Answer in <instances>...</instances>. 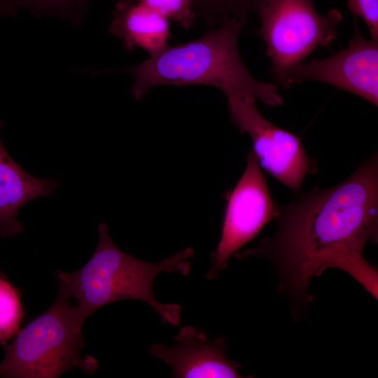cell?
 Returning <instances> with one entry per match:
<instances>
[{"mask_svg":"<svg viewBox=\"0 0 378 378\" xmlns=\"http://www.w3.org/2000/svg\"><path fill=\"white\" fill-rule=\"evenodd\" d=\"M275 219L272 236L234 255L238 260L260 256L273 265L295 318L314 300L312 278L329 267L348 272L377 299V270L363 255L368 243L378 241L377 152L337 185L314 188L277 205Z\"/></svg>","mask_w":378,"mask_h":378,"instance_id":"obj_1","label":"cell"},{"mask_svg":"<svg viewBox=\"0 0 378 378\" xmlns=\"http://www.w3.org/2000/svg\"><path fill=\"white\" fill-rule=\"evenodd\" d=\"M354 19L347 46L327 58L302 62L290 74L289 86L307 80L322 82L377 106L378 41L364 38Z\"/></svg>","mask_w":378,"mask_h":378,"instance_id":"obj_8","label":"cell"},{"mask_svg":"<svg viewBox=\"0 0 378 378\" xmlns=\"http://www.w3.org/2000/svg\"><path fill=\"white\" fill-rule=\"evenodd\" d=\"M112 16L109 31L127 50L140 48L150 55L168 46L169 20L136 0H118Z\"/></svg>","mask_w":378,"mask_h":378,"instance_id":"obj_11","label":"cell"},{"mask_svg":"<svg viewBox=\"0 0 378 378\" xmlns=\"http://www.w3.org/2000/svg\"><path fill=\"white\" fill-rule=\"evenodd\" d=\"M4 122L0 121V130ZM58 182L34 176L8 154L0 139V235L12 237L24 232L18 220L20 210L31 200L54 196Z\"/></svg>","mask_w":378,"mask_h":378,"instance_id":"obj_10","label":"cell"},{"mask_svg":"<svg viewBox=\"0 0 378 378\" xmlns=\"http://www.w3.org/2000/svg\"><path fill=\"white\" fill-rule=\"evenodd\" d=\"M246 18H230L194 41L168 46L142 63L121 70L134 78V98L140 100L158 85H206L220 90L227 98L248 94L270 106L282 105L276 87L255 79L241 60L238 38Z\"/></svg>","mask_w":378,"mask_h":378,"instance_id":"obj_2","label":"cell"},{"mask_svg":"<svg viewBox=\"0 0 378 378\" xmlns=\"http://www.w3.org/2000/svg\"><path fill=\"white\" fill-rule=\"evenodd\" d=\"M24 316L18 290L0 272V344L18 333Z\"/></svg>","mask_w":378,"mask_h":378,"instance_id":"obj_13","label":"cell"},{"mask_svg":"<svg viewBox=\"0 0 378 378\" xmlns=\"http://www.w3.org/2000/svg\"><path fill=\"white\" fill-rule=\"evenodd\" d=\"M257 30L267 46L276 81L289 87L293 71L318 48H329L337 38L342 14L336 9L318 13L312 0H260Z\"/></svg>","mask_w":378,"mask_h":378,"instance_id":"obj_5","label":"cell"},{"mask_svg":"<svg viewBox=\"0 0 378 378\" xmlns=\"http://www.w3.org/2000/svg\"><path fill=\"white\" fill-rule=\"evenodd\" d=\"M351 11L365 22L370 38L378 41V0H347Z\"/></svg>","mask_w":378,"mask_h":378,"instance_id":"obj_16","label":"cell"},{"mask_svg":"<svg viewBox=\"0 0 378 378\" xmlns=\"http://www.w3.org/2000/svg\"><path fill=\"white\" fill-rule=\"evenodd\" d=\"M98 241L88 261L72 272H55L59 290L74 298L76 306L86 318L97 309L121 300H137L147 303L164 323L178 326L181 306L158 302L153 284L161 272L188 275L189 258L194 251L187 247L158 263L132 256L113 242L105 223L98 225Z\"/></svg>","mask_w":378,"mask_h":378,"instance_id":"obj_3","label":"cell"},{"mask_svg":"<svg viewBox=\"0 0 378 378\" xmlns=\"http://www.w3.org/2000/svg\"><path fill=\"white\" fill-rule=\"evenodd\" d=\"M224 197L226 205L221 235L216 248L211 254L212 266L206 274L209 280L215 279L226 267L230 257L255 237L277 214V204L270 196L253 150H249L246 155L243 174Z\"/></svg>","mask_w":378,"mask_h":378,"instance_id":"obj_7","label":"cell"},{"mask_svg":"<svg viewBox=\"0 0 378 378\" xmlns=\"http://www.w3.org/2000/svg\"><path fill=\"white\" fill-rule=\"evenodd\" d=\"M86 319L71 298L59 290L52 305L20 329L13 341L4 347L0 377L56 378L74 368L93 373L97 360L81 356Z\"/></svg>","mask_w":378,"mask_h":378,"instance_id":"obj_4","label":"cell"},{"mask_svg":"<svg viewBox=\"0 0 378 378\" xmlns=\"http://www.w3.org/2000/svg\"><path fill=\"white\" fill-rule=\"evenodd\" d=\"M184 29L193 27L196 15L192 0H136Z\"/></svg>","mask_w":378,"mask_h":378,"instance_id":"obj_15","label":"cell"},{"mask_svg":"<svg viewBox=\"0 0 378 378\" xmlns=\"http://www.w3.org/2000/svg\"><path fill=\"white\" fill-rule=\"evenodd\" d=\"M173 340L176 344H152L149 354L169 365L176 378L242 377L240 364L228 359L226 344L220 335L208 341L207 334L195 327L180 328Z\"/></svg>","mask_w":378,"mask_h":378,"instance_id":"obj_9","label":"cell"},{"mask_svg":"<svg viewBox=\"0 0 378 378\" xmlns=\"http://www.w3.org/2000/svg\"><path fill=\"white\" fill-rule=\"evenodd\" d=\"M260 0H192L196 17L209 25L220 24L234 18L246 16L250 10H256ZM217 25V26H218Z\"/></svg>","mask_w":378,"mask_h":378,"instance_id":"obj_14","label":"cell"},{"mask_svg":"<svg viewBox=\"0 0 378 378\" xmlns=\"http://www.w3.org/2000/svg\"><path fill=\"white\" fill-rule=\"evenodd\" d=\"M91 0H0V15L15 16L22 8L36 16L52 15L69 20L74 24L82 20Z\"/></svg>","mask_w":378,"mask_h":378,"instance_id":"obj_12","label":"cell"},{"mask_svg":"<svg viewBox=\"0 0 378 378\" xmlns=\"http://www.w3.org/2000/svg\"><path fill=\"white\" fill-rule=\"evenodd\" d=\"M227 99L230 120L241 133L250 136L259 165L293 192H301L304 177L317 169L300 136L267 120L257 108L255 97L239 94Z\"/></svg>","mask_w":378,"mask_h":378,"instance_id":"obj_6","label":"cell"}]
</instances>
